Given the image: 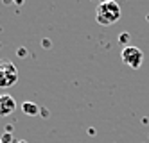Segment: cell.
Wrapping results in <instances>:
<instances>
[{
	"label": "cell",
	"instance_id": "4",
	"mask_svg": "<svg viewBox=\"0 0 149 143\" xmlns=\"http://www.w3.org/2000/svg\"><path fill=\"white\" fill-rule=\"evenodd\" d=\"M16 109V100L7 95V93H2L0 95V116H9L11 113H15Z\"/></svg>",
	"mask_w": 149,
	"mask_h": 143
},
{
	"label": "cell",
	"instance_id": "6",
	"mask_svg": "<svg viewBox=\"0 0 149 143\" xmlns=\"http://www.w3.org/2000/svg\"><path fill=\"white\" fill-rule=\"evenodd\" d=\"M119 39H120L122 43H127V34H120V36H119Z\"/></svg>",
	"mask_w": 149,
	"mask_h": 143
},
{
	"label": "cell",
	"instance_id": "1",
	"mask_svg": "<svg viewBox=\"0 0 149 143\" xmlns=\"http://www.w3.org/2000/svg\"><path fill=\"white\" fill-rule=\"evenodd\" d=\"M95 20L99 25H113L120 20V6L117 2H99L95 9Z\"/></svg>",
	"mask_w": 149,
	"mask_h": 143
},
{
	"label": "cell",
	"instance_id": "8",
	"mask_svg": "<svg viewBox=\"0 0 149 143\" xmlns=\"http://www.w3.org/2000/svg\"><path fill=\"white\" fill-rule=\"evenodd\" d=\"M0 143H4V141H2V138H0Z\"/></svg>",
	"mask_w": 149,
	"mask_h": 143
},
{
	"label": "cell",
	"instance_id": "5",
	"mask_svg": "<svg viewBox=\"0 0 149 143\" xmlns=\"http://www.w3.org/2000/svg\"><path fill=\"white\" fill-rule=\"evenodd\" d=\"M22 111H24V115H27V116H36L38 111H40V107H38L36 104H33V102H24V104H22Z\"/></svg>",
	"mask_w": 149,
	"mask_h": 143
},
{
	"label": "cell",
	"instance_id": "2",
	"mask_svg": "<svg viewBox=\"0 0 149 143\" xmlns=\"http://www.w3.org/2000/svg\"><path fill=\"white\" fill-rule=\"evenodd\" d=\"M120 59L124 64H127L130 68L133 70H138L144 63V52L138 48V47H133V45H126L120 52Z\"/></svg>",
	"mask_w": 149,
	"mask_h": 143
},
{
	"label": "cell",
	"instance_id": "3",
	"mask_svg": "<svg viewBox=\"0 0 149 143\" xmlns=\"http://www.w3.org/2000/svg\"><path fill=\"white\" fill-rule=\"evenodd\" d=\"M18 81V70L11 61H0V88L6 90V88L15 86Z\"/></svg>",
	"mask_w": 149,
	"mask_h": 143
},
{
	"label": "cell",
	"instance_id": "7",
	"mask_svg": "<svg viewBox=\"0 0 149 143\" xmlns=\"http://www.w3.org/2000/svg\"><path fill=\"white\" fill-rule=\"evenodd\" d=\"M102 2H115V0H101V4H102Z\"/></svg>",
	"mask_w": 149,
	"mask_h": 143
}]
</instances>
